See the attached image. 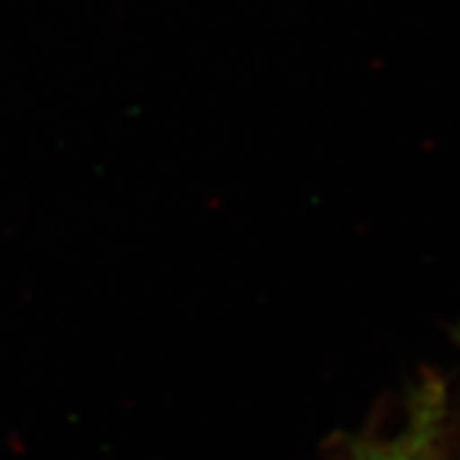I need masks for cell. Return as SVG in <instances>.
Segmentation results:
<instances>
[{
    "label": "cell",
    "instance_id": "obj_1",
    "mask_svg": "<svg viewBox=\"0 0 460 460\" xmlns=\"http://www.w3.org/2000/svg\"><path fill=\"white\" fill-rule=\"evenodd\" d=\"M348 456L350 460H450L443 381L428 376L414 389L407 422L396 435L350 445Z\"/></svg>",
    "mask_w": 460,
    "mask_h": 460
}]
</instances>
